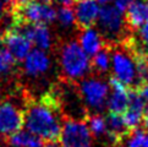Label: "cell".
Wrapping results in <instances>:
<instances>
[{
	"label": "cell",
	"mask_w": 148,
	"mask_h": 147,
	"mask_svg": "<svg viewBox=\"0 0 148 147\" xmlns=\"http://www.w3.org/2000/svg\"><path fill=\"white\" fill-rule=\"evenodd\" d=\"M87 126L93 136H103L107 134V118L102 114H92L87 119Z\"/></svg>",
	"instance_id": "obj_21"
},
{
	"label": "cell",
	"mask_w": 148,
	"mask_h": 147,
	"mask_svg": "<svg viewBox=\"0 0 148 147\" xmlns=\"http://www.w3.org/2000/svg\"><path fill=\"white\" fill-rule=\"evenodd\" d=\"M8 144L10 147H42L43 141L26 129H21L8 137Z\"/></svg>",
	"instance_id": "obj_18"
},
{
	"label": "cell",
	"mask_w": 148,
	"mask_h": 147,
	"mask_svg": "<svg viewBox=\"0 0 148 147\" xmlns=\"http://www.w3.org/2000/svg\"><path fill=\"white\" fill-rule=\"evenodd\" d=\"M147 109H148L147 106L142 101V98L140 97L137 90H131L129 106L125 112L121 114L124 119V123L130 133L138 129V126L143 122V117H145Z\"/></svg>",
	"instance_id": "obj_12"
},
{
	"label": "cell",
	"mask_w": 148,
	"mask_h": 147,
	"mask_svg": "<svg viewBox=\"0 0 148 147\" xmlns=\"http://www.w3.org/2000/svg\"><path fill=\"white\" fill-rule=\"evenodd\" d=\"M78 92L84 108L92 110L93 114H99L107 106L109 83L99 77H86L80 82Z\"/></svg>",
	"instance_id": "obj_5"
},
{
	"label": "cell",
	"mask_w": 148,
	"mask_h": 147,
	"mask_svg": "<svg viewBox=\"0 0 148 147\" xmlns=\"http://www.w3.org/2000/svg\"><path fill=\"white\" fill-rule=\"evenodd\" d=\"M112 71L115 80L123 82L127 87H138V72H137V63L134 54L127 49L115 48L112 52Z\"/></svg>",
	"instance_id": "obj_6"
},
{
	"label": "cell",
	"mask_w": 148,
	"mask_h": 147,
	"mask_svg": "<svg viewBox=\"0 0 148 147\" xmlns=\"http://www.w3.org/2000/svg\"><path fill=\"white\" fill-rule=\"evenodd\" d=\"M3 11H4V1L0 0V15L3 14Z\"/></svg>",
	"instance_id": "obj_32"
},
{
	"label": "cell",
	"mask_w": 148,
	"mask_h": 147,
	"mask_svg": "<svg viewBox=\"0 0 148 147\" xmlns=\"http://www.w3.org/2000/svg\"><path fill=\"white\" fill-rule=\"evenodd\" d=\"M137 92H138L140 97L142 98V101L145 102V104H146L147 108H148V82L140 85V86H138V90H137Z\"/></svg>",
	"instance_id": "obj_26"
},
{
	"label": "cell",
	"mask_w": 148,
	"mask_h": 147,
	"mask_svg": "<svg viewBox=\"0 0 148 147\" xmlns=\"http://www.w3.org/2000/svg\"><path fill=\"white\" fill-rule=\"evenodd\" d=\"M78 44L84 53L91 58L104 49L105 41L97 28L88 27L81 31L80 37H78Z\"/></svg>",
	"instance_id": "obj_15"
},
{
	"label": "cell",
	"mask_w": 148,
	"mask_h": 147,
	"mask_svg": "<svg viewBox=\"0 0 148 147\" xmlns=\"http://www.w3.org/2000/svg\"><path fill=\"white\" fill-rule=\"evenodd\" d=\"M60 69L65 78L69 81H82L92 70L89 58L76 41H70L60 49Z\"/></svg>",
	"instance_id": "obj_2"
},
{
	"label": "cell",
	"mask_w": 148,
	"mask_h": 147,
	"mask_svg": "<svg viewBox=\"0 0 148 147\" xmlns=\"http://www.w3.org/2000/svg\"><path fill=\"white\" fill-rule=\"evenodd\" d=\"M97 1L102 5V6H104V5H110V3H113L114 0H97Z\"/></svg>",
	"instance_id": "obj_31"
},
{
	"label": "cell",
	"mask_w": 148,
	"mask_h": 147,
	"mask_svg": "<svg viewBox=\"0 0 148 147\" xmlns=\"http://www.w3.org/2000/svg\"><path fill=\"white\" fill-rule=\"evenodd\" d=\"M126 147H148V134L145 130L137 129L127 135Z\"/></svg>",
	"instance_id": "obj_23"
},
{
	"label": "cell",
	"mask_w": 148,
	"mask_h": 147,
	"mask_svg": "<svg viewBox=\"0 0 148 147\" xmlns=\"http://www.w3.org/2000/svg\"><path fill=\"white\" fill-rule=\"evenodd\" d=\"M16 60L5 48H0V76L8 75L14 69Z\"/></svg>",
	"instance_id": "obj_24"
},
{
	"label": "cell",
	"mask_w": 148,
	"mask_h": 147,
	"mask_svg": "<svg viewBox=\"0 0 148 147\" xmlns=\"http://www.w3.org/2000/svg\"><path fill=\"white\" fill-rule=\"evenodd\" d=\"M147 22H148V0H147Z\"/></svg>",
	"instance_id": "obj_34"
},
{
	"label": "cell",
	"mask_w": 148,
	"mask_h": 147,
	"mask_svg": "<svg viewBox=\"0 0 148 147\" xmlns=\"http://www.w3.org/2000/svg\"><path fill=\"white\" fill-rule=\"evenodd\" d=\"M38 1H42V3H47V4H50L51 1H54V0H38Z\"/></svg>",
	"instance_id": "obj_33"
},
{
	"label": "cell",
	"mask_w": 148,
	"mask_h": 147,
	"mask_svg": "<svg viewBox=\"0 0 148 147\" xmlns=\"http://www.w3.org/2000/svg\"><path fill=\"white\" fill-rule=\"evenodd\" d=\"M107 134L110 139L116 142H120L125 136L130 134L124 123L123 115L120 114H109L107 118Z\"/></svg>",
	"instance_id": "obj_17"
},
{
	"label": "cell",
	"mask_w": 148,
	"mask_h": 147,
	"mask_svg": "<svg viewBox=\"0 0 148 147\" xmlns=\"http://www.w3.org/2000/svg\"><path fill=\"white\" fill-rule=\"evenodd\" d=\"M97 23L98 31L103 36L104 41L118 43L125 38L127 28L125 14L120 12L113 4L102 6Z\"/></svg>",
	"instance_id": "obj_4"
},
{
	"label": "cell",
	"mask_w": 148,
	"mask_h": 147,
	"mask_svg": "<svg viewBox=\"0 0 148 147\" xmlns=\"http://www.w3.org/2000/svg\"><path fill=\"white\" fill-rule=\"evenodd\" d=\"M92 69H94L99 74H105L112 67V52L104 48L91 58Z\"/></svg>",
	"instance_id": "obj_20"
},
{
	"label": "cell",
	"mask_w": 148,
	"mask_h": 147,
	"mask_svg": "<svg viewBox=\"0 0 148 147\" xmlns=\"http://www.w3.org/2000/svg\"><path fill=\"white\" fill-rule=\"evenodd\" d=\"M62 28H71L76 25V17L72 8H64L60 6L56 10V20Z\"/></svg>",
	"instance_id": "obj_22"
},
{
	"label": "cell",
	"mask_w": 148,
	"mask_h": 147,
	"mask_svg": "<svg viewBox=\"0 0 148 147\" xmlns=\"http://www.w3.org/2000/svg\"><path fill=\"white\" fill-rule=\"evenodd\" d=\"M23 71L27 76L38 77L42 76L50 69L51 61L47 52L39 49H32V52L22 61Z\"/></svg>",
	"instance_id": "obj_14"
},
{
	"label": "cell",
	"mask_w": 148,
	"mask_h": 147,
	"mask_svg": "<svg viewBox=\"0 0 148 147\" xmlns=\"http://www.w3.org/2000/svg\"><path fill=\"white\" fill-rule=\"evenodd\" d=\"M1 44L16 61H23L33 49L32 43L22 32L20 26H14L3 34Z\"/></svg>",
	"instance_id": "obj_8"
},
{
	"label": "cell",
	"mask_w": 148,
	"mask_h": 147,
	"mask_svg": "<svg viewBox=\"0 0 148 147\" xmlns=\"http://www.w3.org/2000/svg\"><path fill=\"white\" fill-rule=\"evenodd\" d=\"M100 9L102 5L97 0H77L73 5L76 25L82 30L93 27L98 21Z\"/></svg>",
	"instance_id": "obj_11"
},
{
	"label": "cell",
	"mask_w": 148,
	"mask_h": 147,
	"mask_svg": "<svg viewBox=\"0 0 148 147\" xmlns=\"http://www.w3.org/2000/svg\"><path fill=\"white\" fill-rule=\"evenodd\" d=\"M60 4V6H64V8H71L72 5H75V3L77 0H58Z\"/></svg>",
	"instance_id": "obj_28"
},
{
	"label": "cell",
	"mask_w": 148,
	"mask_h": 147,
	"mask_svg": "<svg viewBox=\"0 0 148 147\" xmlns=\"http://www.w3.org/2000/svg\"><path fill=\"white\" fill-rule=\"evenodd\" d=\"M20 28L29 39L34 49L47 52L53 45V36L45 25H20Z\"/></svg>",
	"instance_id": "obj_13"
},
{
	"label": "cell",
	"mask_w": 148,
	"mask_h": 147,
	"mask_svg": "<svg viewBox=\"0 0 148 147\" xmlns=\"http://www.w3.org/2000/svg\"><path fill=\"white\" fill-rule=\"evenodd\" d=\"M135 0H114L113 1V5L119 10L120 12L125 14L126 11H127V9L132 5V3H134Z\"/></svg>",
	"instance_id": "obj_25"
},
{
	"label": "cell",
	"mask_w": 148,
	"mask_h": 147,
	"mask_svg": "<svg viewBox=\"0 0 148 147\" xmlns=\"http://www.w3.org/2000/svg\"><path fill=\"white\" fill-rule=\"evenodd\" d=\"M59 142L62 147H93V135L84 120L66 119L62 122Z\"/></svg>",
	"instance_id": "obj_7"
},
{
	"label": "cell",
	"mask_w": 148,
	"mask_h": 147,
	"mask_svg": "<svg viewBox=\"0 0 148 147\" xmlns=\"http://www.w3.org/2000/svg\"><path fill=\"white\" fill-rule=\"evenodd\" d=\"M23 128L42 141L49 142L59 139L62 119L56 97L48 94L31 102L23 112Z\"/></svg>",
	"instance_id": "obj_1"
},
{
	"label": "cell",
	"mask_w": 148,
	"mask_h": 147,
	"mask_svg": "<svg viewBox=\"0 0 148 147\" xmlns=\"http://www.w3.org/2000/svg\"><path fill=\"white\" fill-rule=\"evenodd\" d=\"M118 147H126V146H125V145H119Z\"/></svg>",
	"instance_id": "obj_35"
},
{
	"label": "cell",
	"mask_w": 148,
	"mask_h": 147,
	"mask_svg": "<svg viewBox=\"0 0 148 147\" xmlns=\"http://www.w3.org/2000/svg\"><path fill=\"white\" fill-rule=\"evenodd\" d=\"M23 128V110L11 101L0 102V137H10Z\"/></svg>",
	"instance_id": "obj_9"
},
{
	"label": "cell",
	"mask_w": 148,
	"mask_h": 147,
	"mask_svg": "<svg viewBox=\"0 0 148 147\" xmlns=\"http://www.w3.org/2000/svg\"><path fill=\"white\" fill-rule=\"evenodd\" d=\"M14 26L20 25H45L56 20V9L51 4L31 0L26 5L12 10Z\"/></svg>",
	"instance_id": "obj_3"
},
{
	"label": "cell",
	"mask_w": 148,
	"mask_h": 147,
	"mask_svg": "<svg viewBox=\"0 0 148 147\" xmlns=\"http://www.w3.org/2000/svg\"><path fill=\"white\" fill-rule=\"evenodd\" d=\"M126 25L129 28L140 30L147 23V0H135L125 12Z\"/></svg>",
	"instance_id": "obj_16"
},
{
	"label": "cell",
	"mask_w": 148,
	"mask_h": 147,
	"mask_svg": "<svg viewBox=\"0 0 148 147\" xmlns=\"http://www.w3.org/2000/svg\"><path fill=\"white\" fill-rule=\"evenodd\" d=\"M42 147H62V146L60 145V142H58V141H49V142L43 144Z\"/></svg>",
	"instance_id": "obj_30"
},
{
	"label": "cell",
	"mask_w": 148,
	"mask_h": 147,
	"mask_svg": "<svg viewBox=\"0 0 148 147\" xmlns=\"http://www.w3.org/2000/svg\"><path fill=\"white\" fill-rule=\"evenodd\" d=\"M142 125H143V130L148 134V109L146 110V114L143 117V122H142Z\"/></svg>",
	"instance_id": "obj_29"
},
{
	"label": "cell",
	"mask_w": 148,
	"mask_h": 147,
	"mask_svg": "<svg viewBox=\"0 0 148 147\" xmlns=\"http://www.w3.org/2000/svg\"><path fill=\"white\" fill-rule=\"evenodd\" d=\"M28 1H31V0H4V4L10 6V9L16 10L21 6H23V5H26Z\"/></svg>",
	"instance_id": "obj_27"
},
{
	"label": "cell",
	"mask_w": 148,
	"mask_h": 147,
	"mask_svg": "<svg viewBox=\"0 0 148 147\" xmlns=\"http://www.w3.org/2000/svg\"><path fill=\"white\" fill-rule=\"evenodd\" d=\"M131 49L135 56L148 58V22L137 30L136 36L131 41Z\"/></svg>",
	"instance_id": "obj_19"
},
{
	"label": "cell",
	"mask_w": 148,
	"mask_h": 147,
	"mask_svg": "<svg viewBox=\"0 0 148 147\" xmlns=\"http://www.w3.org/2000/svg\"><path fill=\"white\" fill-rule=\"evenodd\" d=\"M109 96L107 107L109 114H123L130 102L131 88L112 77L109 80Z\"/></svg>",
	"instance_id": "obj_10"
}]
</instances>
